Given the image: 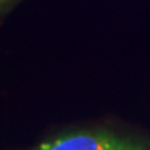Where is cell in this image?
<instances>
[{
    "instance_id": "1",
    "label": "cell",
    "mask_w": 150,
    "mask_h": 150,
    "mask_svg": "<svg viewBox=\"0 0 150 150\" xmlns=\"http://www.w3.org/2000/svg\"><path fill=\"white\" fill-rule=\"evenodd\" d=\"M29 150H150V146L109 130H76L58 134Z\"/></svg>"
},
{
    "instance_id": "2",
    "label": "cell",
    "mask_w": 150,
    "mask_h": 150,
    "mask_svg": "<svg viewBox=\"0 0 150 150\" xmlns=\"http://www.w3.org/2000/svg\"><path fill=\"white\" fill-rule=\"evenodd\" d=\"M18 1H20V0H0V13L8 10L9 8L15 5Z\"/></svg>"
}]
</instances>
